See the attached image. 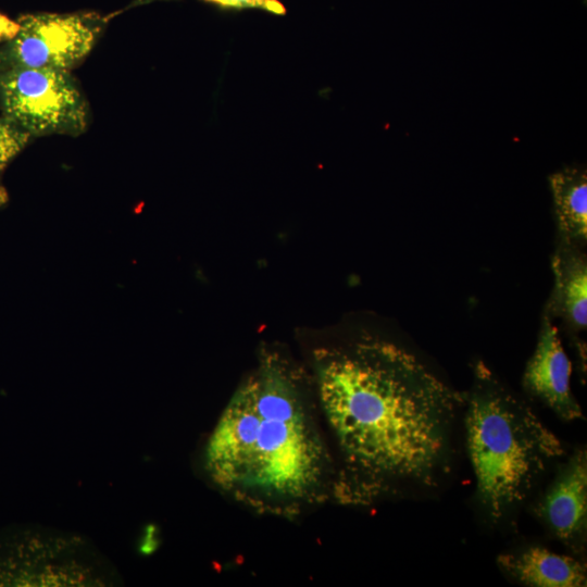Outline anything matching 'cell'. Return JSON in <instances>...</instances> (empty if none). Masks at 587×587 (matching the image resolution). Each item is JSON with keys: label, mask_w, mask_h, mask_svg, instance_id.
Wrapping results in <instances>:
<instances>
[{"label": "cell", "mask_w": 587, "mask_h": 587, "mask_svg": "<svg viewBox=\"0 0 587 587\" xmlns=\"http://www.w3.org/2000/svg\"><path fill=\"white\" fill-rule=\"evenodd\" d=\"M319 392L346 465V500L434 488L450 471L463 395L404 348L371 339L330 354Z\"/></svg>", "instance_id": "1"}, {"label": "cell", "mask_w": 587, "mask_h": 587, "mask_svg": "<svg viewBox=\"0 0 587 587\" xmlns=\"http://www.w3.org/2000/svg\"><path fill=\"white\" fill-rule=\"evenodd\" d=\"M208 473L236 495L273 501L311 496L326 453L289 376L266 360L233 395L205 450Z\"/></svg>", "instance_id": "2"}, {"label": "cell", "mask_w": 587, "mask_h": 587, "mask_svg": "<svg viewBox=\"0 0 587 587\" xmlns=\"http://www.w3.org/2000/svg\"><path fill=\"white\" fill-rule=\"evenodd\" d=\"M464 398V430L478 501L492 521L522 504L563 453L558 436L483 363Z\"/></svg>", "instance_id": "3"}, {"label": "cell", "mask_w": 587, "mask_h": 587, "mask_svg": "<svg viewBox=\"0 0 587 587\" xmlns=\"http://www.w3.org/2000/svg\"><path fill=\"white\" fill-rule=\"evenodd\" d=\"M0 107L30 136L78 135L88 122L87 103L68 71L1 67Z\"/></svg>", "instance_id": "4"}, {"label": "cell", "mask_w": 587, "mask_h": 587, "mask_svg": "<svg viewBox=\"0 0 587 587\" xmlns=\"http://www.w3.org/2000/svg\"><path fill=\"white\" fill-rule=\"evenodd\" d=\"M100 559L76 537L47 532L0 536V586L79 585L101 582Z\"/></svg>", "instance_id": "5"}, {"label": "cell", "mask_w": 587, "mask_h": 587, "mask_svg": "<svg viewBox=\"0 0 587 587\" xmlns=\"http://www.w3.org/2000/svg\"><path fill=\"white\" fill-rule=\"evenodd\" d=\"M20 30L0 51V68L48 67L71 71L92 49L102 21L95 13H36L17 20Z\"/></svg>", "instance_id": "6"}, {"label": "cell", "mask_w": 587, "mask_h": 587, "mask_svg": "<svg viewBox=\"0 0 587 587\" xmlns=\"http://www.w3.org/2000/svg\"><path fill=\"white\" fill-rule=\"evenodd\" d=\"M571 362L562 347L557 327L547 314L542 317L537 345L524 371L523 386L560 419H582V408L570 386Z\"/></svg>", "instance_id": "7"}, {"label": "cell", "mask_w": 587, "mask_h": 587, "mask_svg": "<svg viewBox=\"0 0 587 587\" xmlns=\"http://www.w3.org/2000/svg\"><path fill=\"white\" fill-rule=\"evenodd\" d=\"M549 530L569 547L580 546L587 529V454L573 453L561 466L537 508Z\"/></svg>", "instance_id": "8"}, {"label": "cell", "mask_w": 587, "mask_h": 587, "mask_svg": "<svg viewBox=\"0 0 587 587\" xmlns=\"http://www.w3.org/2000/svg\"><path fill=\"white\" fill-rule=\"evenodd\" d=\"M500 570L515 582L532 587H583L586 564L570 555L532 546L497 558Z\"/></svg>", "instance_id": "9"}, {"label": "cell", "mask_w": 587, "mask_h": 587, "mask_svg": "<svg viewBox=\"0 0 587 587\" xmlns=\"http://www.w3.org/2000/svg\"><path fill=\"white\" fill-rule=\"evenodd\" d=\"M554 287L548 316L562 317L575 330L587 324V260L580 246L562 241L552 258Z\"/></svg>", "instance_id": "10"}, {"label": "cell", "mask_w": 587, "mask_h": 587, "mask_svg": "<svg viewBox=\"0 0 587 587\" xmlns=\"http://www.w3.org/2000/svg\"><path fill=\"white\" fill-rule=\"evenodd\" d=\"M561 240L583 246L587 239L586 171L569 166L549 176Z\"/></svg>", "instance_id": "11"}, {"label": "cell", "mask_w": 587, "mask_h": 587, "mask_svg": "<svg viewBox=\"0 0 587 587\" xmlns=\"http://www.w3.org/2000/svg\"><path fill=\"white\" fill-rule=\"evenodd\" d=\"M30 137L5 117L0 118V175L11 160L27 145Z\"/></svg>", "instance_id": "12"}, {"label": "cell", "mask_w": 587, "mask_h": 587, "mask_svg": "<svg viewBox=\"0 0 587 587\" xmlns=\"http://www.w3.org/2000/svg\"><path fill=\"white\" fill-rule=\"evenodd\" d=\"M223 9H260L273 14H285L286 9L278 0H202Z\"/></svg>", "instance_id": "13"}, {"label": "cell", "mask_w": 587, "mask_h": 587, "mask_svg": "<svg viewBox=\"0 0 587 587\" xmlns=\"http://www.w3.org/2000/svg\"><path fill=\"white\" fill-rule=\"evenodd\" d=\"M20 30L17 21H12L4 14L0 13V42L12 40Z\"/></svg>", "instance_id": "14"}, {"label": "cell", "mask_w": 587, "mask_h": 587, "mask_svg": "<svg viewBox=\"0 0 587 587\" xmlns=\"http://www.w3.org/2000/svg\"><path fill=\"white\" fill-rule=\"evenodd\" d=\"M7 200V193L2 187H0V205H2Z\"/></svg>", "instance_id": "15"}]
</instances>
